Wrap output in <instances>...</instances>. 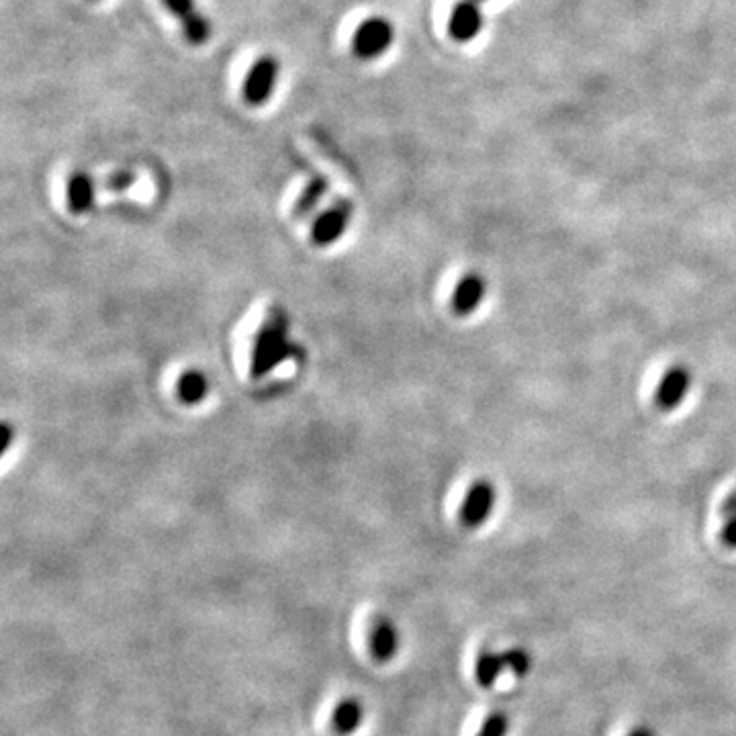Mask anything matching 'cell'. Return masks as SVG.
<instances>
[{
	"mask_svg": "<svg viewBox=\"0 0 736 736\" xmlns=\"http://www.w3.org/2000/svg\"><path fill=\"white\" fill-rule=\"evenodd\" d=\"M395 41L393 25L383 17H368L364 19L354 35H352V54L358 60H377L381 58Z\"/></svg>",
	"mask_w": 736,
	"mask_h": 736,
	"instance_id": "cell-1",
	"label": "cell"
},
{
	"mask_svg": "<svg viewBox=\"0 0 736 736\" xmlns=\"http://www.w3.org/2000/svg\"><path fill=\"white\" fill-rule=\"evenodd\" d=\"M279 76H281V62L279 60H276L274 56L258 58L252 64V68L248 70L244 86H242L244 101L252 107H260V105L268 103Z\"/></svg>",
	"mask_w": 736,
	"mask_h": 736,
	"instance_id": "cell-2",
	"label": "cell"
},
{
	"mask_svg": "<svg viewBox=\"0 0 736 736\" xmlns=\"http://www.w3.org/2000/svg\"><path fill=\"white\" fill-rule=\"evenodd\" d=\"M495 501H497V491L493 483L489 481L473 483L469 493L463 499V505H460V522H463V526L467 528L483 526L495 510Z\"/></svg>",
	"mask_w": 736,
	"mask_h": 736,
	"instance_id": "cell-3",
	"label": "cell"
},
{
	"mask_svg": "<svg viewBox=\"0 0 736 736\" xmlns=\"http://www.w3.org/2000/svg\"><path fill=\"white\" fill-rule=\"evenodd\" d=\"M692 371L683 364H675L671 368H667L663 379L657 385L655 391V403L659 409L663 411H673L677 409L685 397L689 395V389H692Z\"/></svg>",
	"mask_w": 736,
	"mask_h": 736,
	"instance_id": "cell-4",
	"label": "cell"
},
{
	"mask_svg": "<svg viewBox=\"0 0 736 736\" xmlns=\"http://www.w3.org/2000/svg\"><path fill=\"white\" fill-rule=\"evenodd\" d=\"M483 11L479 0H458L448 17V33L454 41H473L483 29Z\"/></svg>",
	"mask_w": 736,
	"mask_h": 736,
	"instance_id": "cell-5",
	"label": "cell"
},
{
	"mask_svg": "<svg viewBox=\"0 0 736 736\" xmlns=\"http://www.w3.org/2000/svg\"><path fill=\"white\" fill-rule=\"evenodd\" d=\"M162 5L178 19L182 33L191 43L201 45L209 39L211 27L205 15L197 9L195 0H162Z\"/></svg>",
	"mask_w": 736,
	"mask_h": 736,
	"instance_id": "cell-6",
	"label": "cell"
},
{
	"mask_svg": "<svg viewBox=\"0 0 736 736\" xmlns=\"http://www.w3.org/2000/svg\"><path fill=\"white\" fill-rule=\"evenodd\" d=\"M368 647L377 663H391L401 649V630L391 618H379L368 636Z\"/></svg>",
	"mask_w": 736,
	"mask_h": 736,
	"instance_id": "cell-7",
	"label": "cell"
},
{
	"mask_svg": "<svg viewBox=\"0 0 736 736\" xmlns=\"http://www.w3.org/2000/svg\"><path fill=\"white\" fill-rule=\"evenodd\" d=\"M487 293V283L481 274L471 272L460 279L452 291V309L458 315H471L479 309Z\"/></svg>",
	"mask_w": 736,
	"mask_h": 736,
	"instance_id": "cell-8",
	"label": "cell"
},
{
	"mask_svg": "<svg viewBox=\"0 0 736 736\" xmlns=\"http://www.w3.org/2000/svg\"><path fill=\"white\" fill-rule=\"evenodd\" d=\"M366 720V706L356 696H346L332 712V728L338 736H354Z\"/></svg>",
	"mask_w": 736,
	"mask_h": 736,
	"instance_id": "cell-9",
	"label": "cell"
},
{
	"mask_svg": "<svg viewBox=\"0 0 736 736\" xmlns=\"http://www.w3.org/2000/svg\"><path fill=\"white\" fill-rule=\"evenodd\" d=\"M508 671V665H505V657L503 653H495V651H483L477 661H475V679L481 687L489 689L497 683V679Z\"/></svg>",
	"mask_w": 736,
	"mask_h": 736,
	"instance_id": "cell-10",
	"label": "cell"
},
{
	"mask_svg": "<svg viewBox=\"0 0 736 736\" xmlns=\"http://www.w3.org/2000/svg\"><path fill=\"white\" fill-rule=\"evenodd\" d=\"M207 393V379L203 373L199 371H191V373H184L178 381V395L189 401V403H195V401H201Z\"/></svg>",
	"mask_w": 736,
	"mask_h": 736,
	"instance_id": "cell-11",
	"label": "cell"
},
{
	"mask_svg": "<svg viewBox=\"0 0 736 736\" xmlns=\"http://www.w3.org/2000/svg\"><path fill=\"white\" fill-rule=\"evenodd\" d=\"M68 193H70L72 207H76V209L88 207V203L92 201V182H90V178L86 174H74L70 178V184H68Z\"/></svg>",
	"mask_w": 736,
	"mask_h": 736,
	"instance_id": "cell-12",
	"label": "cell"
},
{
	"mask_svg": "<svg viewBox=\"0 0 736 736\" xmlns=\"http://www.w3.org/2000/svg\"><path fill=\"white\" fill-rule=\"evenodd\" d=\"M510 732V718L508 714H503L499 710L491 712L485 716L477 736H508Z\"/></svg>",
	"mask_w": 736,
	"mask_h": 736,
	"instance_id": "cell-13",
	"label": "cell"
},
{
	"mask_svg": "<svg viewBox=\"0 0 736 736\" xmlns=\"http://www.w3.org/2000/svg\"><path fill=\"white\" fill-rule=\"evenodd\" d=\"M503 657H505V665H508V671H512L520 677L528 675V671L532 667V657L526 649H520V647L508 649V651H503Z\"/></svg>",
	"mask_w": 736,
	"mask_h": 736,
	"instance_id": "cell-14",
	"label": "cell"
},
{
	"mask_svg": "<svg viewBox=\"0 0 736 736\" xmlns=\"http://www.w3.org/2000/svg\"><path fill=\"white\" fill-rule=\"evenodd\" d=\"M720 540L726 548L736 550V518L724 520V526L720 530Z\"/></svg>",
	"mask_w": 736,
	"mask_h": 736,
	"instance_id": "cell-15",
	"label": "cell"
},
{
	"mask_svg": "<svg viewBox=\"0 0 736 736\" xmlns=\"http://www.w3.org/2000/svg\"><path fill=\"white\" fill-rule=\"evenodd\" d=\"M720 514H722V518L724 520H728V518H736V489L722 501V505H720Z\"/></svg>",
	"mask_w": 736,
	"mask_h": 736,
	"instance_id": "cell-16",
	"label": "cell"
},
{
	"mask_svg": "<svg viewBox=\"0 0 736 736\" xmlns=\"http://www.w3.org/2000/svg\"><path fill=\"white\" fill-rule=\"evenodd\" d=\"M626 736H655V732L649 726H634Z\"/></svg>",
	"mask_w": 736,
	"mask_h": 736,
	"instance_id": "cell-17",
	"label": "cell"
},
{
	"mask_svg": "<svg viewBox=\"0 0 736 736\" xmlns=\"http://www.w3.org/2000/svg\"><path fill=\"white\" fill-rule=\"evenodd\" d=\"M479 3H481V0H479Z\"/></svg>",
	"mask_w": 736,
	"mask_h": 736,
	"instance_id": "cell-18",
	"label": "cell"
}]
</instances>
